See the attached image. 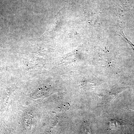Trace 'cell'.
<instances>
[{
  "label": "cell",
  "instance_id": "cell-1",
  "mask_svg": "<svg viewBox=\"0 0 134 134\" xmlns=\"http://www.w3.org/2000/svg\"><path fill=\"white\" fill-rule=\"evenodd\" d=\"M120 35H121V36H122V37H123L124 40H125V41L129 45V46H130V47H131V48H132V50H133V52L134 54V44H133V43L131 42V41H130L125 36V34H124V32H123V31H121L120 32Z\"/></svg>",
  "mask_w": 134,
  "mask_h": 134
},
{
  "label": "cell",
  "instance_id": "cell-2",
  "mask_svg": "<svg viewBox=\"0 0 134 134\" xmlns=\"http://www.w3.org/2000/svg\"><path fill=\"white\" fill-rule=\"evenodd\" d=\"M63 1H71V0H63Z\"/></svg>",
  "mask_w": 134,
  "mask_h": 134
}]
</instances>
